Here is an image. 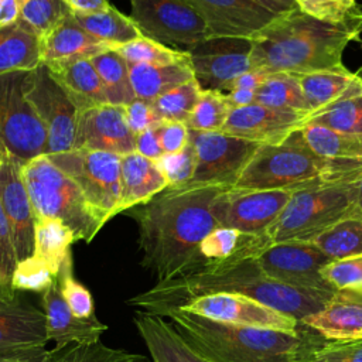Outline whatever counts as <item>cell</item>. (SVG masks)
Instances as JSON below:
<instances>
[{"mask_svg":"<svg viewBox=\"0 0 362 362\" xmlns=\"http://www.w3.org/2000/svg\"><path fill=\"white\" fill-rule=\"evenodd\" d=\"M226 187H167L147 202L126 211L137 223L141 264L157 281L197 273L202 267L201 242L218 222L212 202Z\"/></svg>","mask_w":362,"mask_h":362,"instance_id":"obj_1","label":"cell"},{"mask_svg":"<svg viewBox=\"0 0 362 362\" xmlns=\"http://www.w3.org/2000/svg\"><path fill=\"white\" fill-rule=\"evenodd\" d=\"M209 293L242 294L301 322L304 317L320 311L335 291L287 286L269 277L256 257H247L184 277L157 281L151 288L130 298L129 304L164 317L165 313L182 307L188 300Z\"/></svg>","mask_w":362,"mask_h":362,"instance_id":"obj_2","label":"cell"},{"mask_svg":"<svg viewBox=\"0 0 362 362\" xmlns=\"http://www.w3.org/2000/svg\"><path fill=\"white\" fill-rule=\"evenodd\" d=\"M361 34L362 16L328 23L297 7L279 16L252 40V69L294 75L341 69L345 48Z\"/></svg>","mask_w":362,"mask_h":362,"instance_id":"obj_3","label":"cell"},{"mask_svg":"<svg viewBox=\"0 0 362 362\" xmlns=\"http://www.w3.org/2000/svg\"><path fill=\"white\" fill-rule=\"evenodd\" d=\"M181 338L209 362H305L325 341L315 331H279L214 321L181 308L164 314Z\"/></svg>","mask_w":362,"mask_h":362,"instance_id":"obj_4","label":"cell"},{"mask_svg":"<svg viewBox=\"0 0 362 362\" xmlns=\"http://www.w3.org/2000/svg\"><path fill=\"white\" fill-rule=\"evenodd\" d=\"M362 163H335L315 154L301 129L284 140L260 144L233 187L247 189L300 191L335 182H354Z\"/></svg>","mask_w":362,"mask_h":362,"instance_id":"obj_5","label":"cell"},{"mask_svg":"<svg viewBox=\"0 0 362 362\" xmlns=\"http://www.w3.org/2000/svg\"><path fill=\"white\" fill-rule=\"evenodd\" d=\"M21 175L34 218L59 219L74 232L76 240L85 242H90L105 225L78 184L48 156L42 154L21 164Z\"/></svg>","mask_w":362,"mask_h":362,"instance_id":"obj_6","label":"cell"},{"mask_svg":"<svg viewBox=\"0 0 362 362\" xmlns=\"http://www.w3.org/2000/svg\"><path fill=\"white\" fill-rule=\"evenodd\" d=\"M358 216L354 182H335L294 191L266 232L269 243L311 242L338 222Z\"/></svg>","mask_w":362,"mask_h":362,"instance_id":"obj_7","label":"cell"},{"mask_svg":"<svg viewBox=\"0 0 362 362\" xmlns=\"http://www.w3.org/2000/svg\"><path fill=\"white\" fill-rule=\"evenodd\" d=\"M48 158L78 184L89 205L105 223L120 214V156L99 150L72 148L49 154Z\"/></svg>","mask_w":362,"mask_h":362,"instance_id":"obj_8","label":"cell"},{"mask_svg":"<svg viewBox=\"0 0 362 362\" xmlns=\"http://www.w3.org/2000/svg\"><path fill=\"white\" fill-rule=\"evenodd\" d=\"M30 71L0 75V139L21 164L45 154L47 133L25 96Z\"/></svg>","mask_w":362,"mask_h":362,"instance_id":"obj_9","label":"cell"},{"mask_svg":"<svg viewBox=\"0 0 362 362\" xmlns=\"http://www.w3.org/2000/svg\"><path fill=\"white\" fill-rule=\"evenodd\" d=\"M130 18L143 35L164 45L191 47L212 37L205 20L187 0H129Z\"/></svg>","mask_w":362,"mask_h":362,"instance_id":"obj_10","label":"cell"},{"mask_svg":"<svg viewBox=\"0 0 362 362\" xmlns=\"http://www.w3.org/2000/svg\"><path fill=\"white\" fill-rule=\"evenodd\" d=\"M25 96L47 133L45 156L72 150L78 109L45 64L28 72Z\"/></svg>","mask_w":362,"mask_h":362,"instance_id":"obj_11","label":"cell"},{"mask_svg":"<svg viewBox=\"0 0 362 362\" xmlns=\"http://www.w3.org/2000/svg\"><path fill=\"white\" fill-rule=\"evenodd\" d=\"M197 153L195 173L185 185L232 187L260 144L223 132L189 129Z\"/></svg>","mask_w":362,"mask_h":362,"instance_id":"obj_12","label":"cell"},{"mask_svg":"<svg viewBox=\"0 0 362 362\" xmlns=\"http://www.w3.org/2000/svg\"><path fill=\"white\" fill-rule=\"evenodd\" d=\"M293 192L280 189L223 188L212 202V214L219 226L266 236Z\"/></svg>","mask_w":362,"mask_h":362,"instance_id":"obj_13","label":"cell"},{"mask_svg":"<svg viewBox=\"0 0 362 362\" xmlns=\"http://www.w3.org/2000/svg\"><path fill=\"white\" fill-rule=\"evenodd\" d=\"M256 260L269 277L287 286L335 291L321 274L331 259L313 242L272 243L256 256Z\"/></svg>","mask_w":362,"mask_h":362,"instance_id":"obj_14","label":"cell"},{"mask_svg":"<svg viewBox=\"0 0 362 362\" xmlns=\"http://www.w3.org/2000/svg\"><path fill=\"white\" fill-rule=\"evenodd\" d=\"M181 310L235 325L269 328L279 331H300L305 328L296 318L273 310L253 298L233 293H209L188 300Z\"/></svg>","mask_w":362,"mask_h":362,"instance_id":"obj_15","label":"cell"},{"mask_svg":"<svg viewBox=\"0 0 362 362\" xmlns=\"http://www.w3.org/2000/svg\"><path fill=\"white\" fill-rule=\"evenodd\" d=\"M253 42L239 37H211L187 49L195 78L209 89L226 90L252 69Z\"/></svg>","mask_w":362,"mask_h":362,"instance_id":"obj_16","label":"cell"},{"mask_svg":"<svg viewBox=\"0 0 362 362\" xmlns=\"http://www.w3.org/2000/svg\"><path fill=\"white\" fill-rule=\"evenodd\" d=\"M48 342L44 310L23 297L0 296V361L45 348Z\"/></svg>","mask_w":362,"mask_h":362,"instance_id":"obj_17","label":"cell"},{"mask_svg":"<svg viewBox=\"0 0 362 362\" xmlns=\"http://www.w3.org/2000/svg\"><path fill=\"white\" fill-rule=\"evenodd\" d=\"M136 136L129 129L123 106L98 105L78 112L74 148L124 156L134 151Z\"/></svg>","mask_w":362,"mask_h":362,"instance_id":"obj_18","label":"cell"},{"mask_svg":"<svg viewBox=\"0 0 362 362\" xmlns=\"http://www.w3.org/2000/svg\"><path fill=\"white\" fill-rule=\"evenodd\" d=\"M308 117L307 113L274 109L255 102L232 109L221 132L257 144H273L301 129Z\"/></svg>","mask_w":362,"mask_h":362,"instance_id":"obj_19","label":"cell"},{"mask_svg":"<svg viewBox=\"0 0 362 362\" xmlns=\"http://www.w3.org/2000/svg\"><path fill=\"white\" fill-rule=\"evenodd\" d=\"M205 20L212 37L253 40L279 16L253 0H187Z\"/></svg>","mask_w":362,"mask_h":362,"instance_id":"obj_20","label":"cell"},{"mask_svg":"<svg viewBox=\"0 0 362 362\" xmlns=\"http://www.w3.org/2000/svg\"><path fill=\"white\" fill-rule=\"evenodd\" d=\"M0 202L11 228L17 260H23L34 253L35 218L21 175V163L13 156L0 168Z\"/></svg>","mask_w":362,"mask_h":362,"instance_id":"obj_21","label":"cell"},{"mask_svg":"<svg viewBox=\"0 0 362 362\" xmlns=\"http://www.w3.org/2000/svg\"><path fill=\"white\" fill-rule=\"evenodd\" d=\"M301 324L328 342H362V287L337 290Z\"/></svg>","mask_w":362,"mask_h":362,"instance_id":"obj_22","label":"cell"},{"mask_svg":"<svg viewBox=\"0 0 362 362\" xmlns=\"http://www.w3.org/2000/svg\"><path fill=\"white\" fill-rule=\"evenodd\" d=\"M42 308L47 322L48 341L55 344V351L75 344L99 341L107 325L100 322L96 315L88 318L76 317L65 303L58 281L42 293Z\"/></svg>","mask_w":362,"mask_h":362,"instance_id":"obj_23","label":"cell"},{"mask_svg":"<svg viewBox=\"0 0 362 362\" xmlns=\"http://www.w3.org/2000/svg\"><path fill=\"white\" fill-rule=\"evenodd\" d=\"M41 62L45 65L75 58H92L110 47L89 34L75 18L74 11L40 38Z\"/></svg>","mask_w":362,"mask_h":362,"instance_id":"obj_24","label":"cell"},{"mask_svg":"<svg viewBox=\"0 0 362 362\" xmlns=\"http://www.w3.org/2000/svg\"><path fill=\"white\" fill-rule=\"evenodd\" d=\"M133 321L151 362H209L199 356L163 317L137 311Z\"/></svg>","mask_w":362,"mask_h":362,"instance_id":"obj_25","label":"cell"},{"mask_svg":"<svg viewBox=\"0 0 362 362\" xmlns=\"http://www.w3.org/2000/svg\"><path fill=\"white\" fill-rule=\"evenodd\" d=\"M78 112L109 103L90 58H75L47 65Z\"/></svg>","mask_w":362,"mask_h":362,"instance_id":"obj_26","label":"cell"},{"mask_svg":"<svg viewBox=\"0 0 362 362\" xmlns=\"http://www.w3.org/2000/svg\"><path fill=\"white\" fill-rule=\"evenodd\" d=\"M122 201L120 212H126L151 199L168 187L157 163L133 151L120 156Z\"/></svg>","mask_w":362,"mask_h":362,"instance_id":"obj_27","label":"cell"},{"mask_svg":"<svg viewBox=\"0 0 362 362\" xmlns=\"http://www.w3.org/2000/svg\"><path fill=\"white\" fill-rule=\"evenodd\" d=\"M269 245L270 243L266 236L250 235L233 228L218 226L201 242V270L247 257H256Z\"/></svg>","mask_w":362,"mask_h":362,"instance_id":"obj_28","label":"cell"},{"mask_svg":"<svg viewBox=\"0 0 362 362\" xmlns=\"http://www.w3.org/2000/svg\"><path fill=\"white\" fill-rule=\"evenodd\" d=\"M310 112H318L344 98L362 95V71L351 72L345 66L297 75Z\"/></svg>","mask_w":362,"mask_h":362,"instance_id":"obj_29","label":"cell"},{"mask_svg":"<svg viewBox=\"0 0 362 362\" xmlns=\"http://www.w3.org/2000/svg\"><path fill=\"white\" fill-rule=\"evenodd\" d=\"M129 71L136 98L147 102L195 78L189 55L170 64H129Z\"/></svg>","mask_w":362,"mask_h":362,"instance_id":"obj_30","label":"cell"},{"mask_svg":"<svg viewBox=\"0 0 362 362\" xmlns=\"http://www.w3.org/2000/svg\"><path fill=\"white\" fill-rule=\"evenodd\" d=\"M41 64L40 37L33 30L20 20L0 27V75L33 71Z\"/></svg>","mask_w":362,"mask_h":362,"instance_id":"obj_31","label":"cell"},{"mask_svg":"<svg viewBox=\"0 0 362 362\" xmlns=\"http://www.w3.org/2000/svg\"><path fill=\"white\" fill-rule=\"evenodd\" d=\"M74 16L89 34L110 48L127 44L143 35L130 16H124L113 6L96 11L74 13Z\"/></svg>","mask_w":362,"mask_h":362,"instance_id":"obj_32","label":"cell"},{"mask_svg":"<svg viewBox=\"0 0 362 362\" xmlns=\"http://www.w3.org/2000/svg\"><path fill=\"white\" fill-rule=\"evenodd\" d=\"M301 132L320 157L335 163H362V137L341 134L315 122H307Z\"/></svg>","mask_w":362,"mask_h":362,"instance_id":"obj_33","label":"cell"},{"mask_svg":"<svg viewBox=\"0 0 362 362\" xmlns=\"http://www.w3.org/2000/svg\"><path fill=\"white\" fill-rule=\"evenodd\" d=\"M76 242L74 232L54 218H35L34 256L44 260L58 274L62 262L72 253L71 246Z\"/></svg>","mask_w":362,"mask_h":362,"instance_id":"obj_34","label":"cell"},{"mask_svg":"<svg viewBox=\"0 0 362 362\" xmlns=\"http://www.w3.org/2000/svg\"><path fill=\"white\" fill-rule=\"evenodd\" d=\"M109 103L124 106L136 99L130 81L127 61L115 49L109 48L90 58Z\"/></svg>","mask_w":362,"mask_h":362,"instance_id":"obj_35","label":"cell"},{"mask_svg":"<svg viewBox=\"0 0 362 362\" xmlns=\"http://www.w3.org/2000/svg\"><path fill=\"white\" fill-rule=\"evenodd\" d=\"M256 102L274 109L311 115L298 76L294 74H269L266 81L256 90Z\"/></svg>","mask_w":362,"mask_h":362,"instance_id":"obj_36","label":"cell"},{"mask_svg":"<svg viewBox=\"0 0 362 362\" xmlns=\"http://www.w3.org/2000/svg\"><path fill=\"white\" fill-rule=\"evenodd\" d=\"M311 242L331 260L362 255V219L359 216L344 219Z\"/></svg>","mask_w":362,"mask_h":362,"instance_id":"obj_37","label":"cell"},{"mask_svg":"<svg viewBox=\"0 0 362 362\" xmlns=\"http://www.w3.org/2000/svg\"><path fill=\"white\" fill-rule=\"evenodd\" d=\"M308 122H315L341 134L362 137V95L344 98L310 115Z\"/></svg>","mask_w":362,"mask_h":362,"instance_id":"obj_38","label":"cell"},{"mask_svg":"<svg viewBox=\"0 0 362 362\" xmlns=\"http://www.w3.org/2000/svg\"><path fill=\"white\" fill-rule=\"evenodd\" d=\"M202 85L197 78L163 93L153 103V107L163 122H182L189 119L199 95Z\"/></svg>","mask_w":362,"mask_h":362,"instance_id":"obj_39","label":"cell"},{"mask_svg":"<svg viewBox=\"0 0 362 362\" xmlns=\"http://www.w3.org/2000/svg\"><path fill=\"white\" fill-rule=\"evenodd\" d=\"M48 362H151L140 354L126 352L106 346L100 341L88 344H75L64 349L51 351Z\"/></svg>","mask_w":362,"mask_h":362,"instance_id":"obj_40","label":"cell"},{"mask_svg":"<svg viewBox=\"0 0 362 362\" xmlns=\"http://www.w3.org/2000/svg\"><path fill=\"white\" fill-rule=\"evenodd\" d=\"M232 107L226 93L218 89L204 88L199 99L187 120V126L197 132H221Z\"/></svg>","mask_w":362,"mask_h":362,"instance_id":"obj_41","label":"cell"},{"mask_svg":"<svg viewBox=\"0 0 362 362\" xmlns=\"http://www.w3.org/2000/svg\"><path fill=\"white\" fill-rule=\"evenodd\" d=\"M119 52L127 64H170L188 58L185 49H175L153 38L141 35L127 44L112 48Z\"/></svg>","mask_w":362,"mask_h":362,"instance_id":"obj_42","label":"cell"},{"mask_svg":"<svg viewBox=\"0 0 362 362\" xmlns=\"http://www.w3.org/2000/svg\"><path fill=\"white\" fill-rule=\"evenodd\" d=\"M69 13L72 10L62 0H23L18 20L41 38Z\"/></svg>","mask_w":362,"mask_h":362,"instance_id":"obj_43","label":"cell"},{"mask_svg":"<svg viewBox=\"0 0 362 362\" xmlns=\"http://www.w3.org/2000/svg\"><path fill=\"white\" fill-rule=\"evenodd\" d=\"M57 281L65 303L76 317L88 318L95 315V305L90 291L74 277L72 253L62 262L57 274Z\"/></svg>","mask_w":362,"mask_h":362,"instance_id":"obj_44","label":"cell"},{"mask_svg":"<svg viewBox=\"0 0 362 362\" xmlns=\"http://www.w3.org/2000/svg\"><path fill=\"white\" fill-rule=\"evenodd\" d=\"M55 281V272L40 257L31 255L17 262L13 274V288L16 291L44 293Z\"/></svg>","mask_w":362,"mask_h":362,"instance_id":"obj_45","label":"cell"},{"mask_svg":"<svg viewBox=\"0 0 362 362\" xmlns=\"http://www.w3.org/2000/svg\"><path fill=\"white\" fill-rule=\"evenodd\" d=\"M298 7L322 21L345 23L362 16V7L356 0H296Z\"/></svg>","mask_w":362,"mask_h":362,"instance_id":"obj_46","label":"cell"},{"mask_svg":"<svg viewBox=\"0 0 362 362\" xmlns=\"http://www.w3.org/2000/svg\"><path fill=\"white\" fill-rule=\"evenodd\" d=\"M158 168L164 174L168 187H181L191 181L195 165H197V153L192 141L189 143L178 153L173 154H164L157 161Z\"/></svg>","mask_w":362,"mask_h":362,"instance_id":"obj_47","label":"cell"},{"mask_svg":"<svg viewBox=\"0 0 362 362\" xmlns=\"http://www.w3.org/2000/svg\"><path fill=\"white\" fill-rule=\"evenodd\" d=\"M17 253L10 223L6 218L0 202V296L14 297L17 291L13 288V274L17 266Z\"/></svg>","mask_w":362,"mask_h":362,"instance_id":"obj_48","label":"cell"},{"mask_svg":"<svg viewBox=\"0 0 362 362\" xmlns=\"http://www.w3.org/2000/svg\"><path fill=\"white\" fill-rule=\"evenodd\" d=\"M321 274L335 291L362 287V255L331 260L322 267Z\"/></svg>","mask_w":362,"mask_h":362,"instance_id":"obj_49","label":"cell"},{"mask_svg":"<svg viewBox=\"0 0 362 362\" xmlns=\"http://www.w3.org/2000/svg\"><path fill=\"white\" fill-rule=\"evenodd\" d=\"M305 362H362V342H327Z\"/></svg>","mask_w":362,"mask_h":362,"instance_id":"obj_50","label":"cell"},{"mask_svg":"<svg viewBox=\"0 0 362 362\" xmlns=\"http://www.w3.org/2000/svg\"><path fill=\"white\" fill-rule=\"evenodd\" d=\"M123 109L126 123L134 136L150 127H156L163 122L156 113L153 103L143 99L136 98L130 103L124 105Z\"/></svg>","mask_w":362,"mask_h":362,"instance_id":"obj_51","label":"cell"},{"mask_svg":"<svg viewBox=\"0 0 362 362\" xmlns=\"http://www.w3.org/2000/svg\"><path fill=\"white\" fill-rule=\"evenodd\" d=\"M158 137L164 154L178 153L189 143V127L182 122H161Z\"/></svg>","mask_w":362,"mask_h":362,"instance_id":"obj_52","label":"cell"},{"mask_svg":"<svg viewBox=\"0 0 362 362\" xmlns=\"http://www.w3.org/2000/svg\"><path fill=\"white\" fill-rule=\"evenodd\" d=\"M134 151L141 154L146 158L157 161L164 156L160 137H158V126L150 127L139 134H136L134 140Z\"/></svg>","mask_w":362,"mask_h":362,"instance_id":"obj_53","label":"cell"},{"mask_svg":"<svg viewBox=\"0 0 362 362\" xmlns=\"http://www.w3.org/2000/svg\"><path fill=\"white\" fill-rule=\"evenodd\" d=\"M267 76H269V72H266L264 69L253 68V69L242 74L240 76H238L229 86L228 92L232 89H249V90L256 92L260 88V85L266 81Z\"/></svg>","mask_w":362,"mask_h":362,"instance_id":"obj_54","label":"cell"},{"mask_svg":"<svg viewBox=\"0 0 362 362\" xmlns=\"http://www.w3.org/2000/svg\"><path fill=\"white\" fill-rule=\"evenodd\" d=\"M23 0H3L0 6V27L13 24L18 20Z\"/></svg>","mask_w":362,"mask_h":362,"instance_id":"obj_55","label":"cell"},{"mask_svg":"<svg viewBox=\"0 0 362 362\" xmlns=\"http://www.w3.org/2000/svg\"><path fill=\"white\" fill-rule=\"evenodd\" d=\"M226 99L232 109L243 107L256 102V92L249 89H232L226 93Z\"/></svg>","mask_w":362,"mask_h":362,"instance_id":"obj_56","label":"cell"},{"mask_svg":"<svg viewBox=\"0 0 362 362\" xmlns=\"http://www.w3.org/2000/svg\"><path fill=\"white\" fill-rule=\"evenodd\" d=\"M74 13H88L110 6L109 0H62Z\"/></svg>","mask_w":362,"mask_h":362,"instance_id":"obj_57","label":"cell"},{"mask_svg":"<svg viewBox=\"0 0 362 362\" xmlns=\"http://www.w3.org/2000/svg\"><path fill=\"white\" fill-rule=\"evenodd\" d=\"M253 1H256L262 7L267 8L269 11H272L277 16L286 14L298 7L296 0H253Z\"/></svg>","mask_w":362,"mask_h":362,"instance_id":"obj_58","label":"cell"},{"mask_svg":"<svg viewBox=\"0 0 362 362\" xmlns=\"http://www.w3.org/2000/svg\"><path fill=\"white\" fill-rule=\"evenodd\" d=\"M49 356H51V351H47L44 348V349H40V351H35V352H31V354H27L23 356L4 359L0 362H48Z\"/></svg>","mask_w":362,"mask_h":362,"instance_id":"obj_59","label":"cell"},{"mask_svg":"<svg viewBox=\"0 0 362 362\" xmlns=\"http://www.w3.org/2000/svg\"><path fill=\"white\" fill-rule=\"evenodd\" d=\"M356 192H358V216L362 219V174L355 181Z\"/></svg>","mask_w":362,"mask_h":362,"instance_id":"obj_60","label":"cell"},{"mask_svg":"<svg viewBox=\"0 0 362 362\" xmlns=\"http://www.w3.org/2000/svg\"><path fill=\"white\" fill-rule=\"evenodd\" d=\"M8 156H10V153H8L7 147H6V144L3 143V140L0 139V168H1L3 164L7 161Z\"/></svg>","mask_w":362,"mask_h":362,"instance_id":"obj_61","label":"cell"},{"mask_svg":"<svg viewBox=\"0 0 362 362\" xmlns=\"http://www.w3.org/2000/svg\"><path fill=\"white\" fill-rule=\"evenodd\" d=\"M1 3H3V0H0V6H1Z\"/></svg>","mask_w":362,"mask_h":362,"instance_id":"obj_62","label":"cell"}]
</instances>
